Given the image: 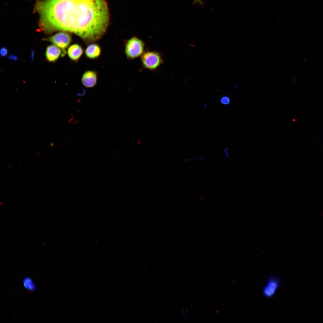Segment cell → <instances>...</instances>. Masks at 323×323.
Segmentation results:
<instances>
[{"mask_svg": "<svg viewBox=\"0 0 323 323\" xmlns=\"http://www.w3.org/2000/svg\"><path fill=\"white\" fill-rule=\"evenodd\" d=\"M228 147L225 148L223 150V152L225 154V159H227L229 156V153L228 152Z\"/></svg>", "mask_w": 323, "mask_h": 323, "instance_id": "5bb4252c", "label": "cell"}, {"mask_svg": "<svg viewBox=\"0 0 323 323\" xmlns=\"http://www.w3.org/2000/svg\"><path fill=\"white\" fill-rule=\"evenodd\" d=\"M182 313H183V315L184 316V317L185 318V319H186L188 321V318H187V317L186 316V314H185V311H184V309L182 308Z\"/></svg>", "mask_w": 323, "mask_h": 323, "instance_id": "e0dca14e", "label": "cell"}, {"mask_svg": "<svg viewBox=\"0 0 323 323\" xmlns=\"http://www.w3.org/2000/svg\"><path fill=\"white\" fill-rule=\"evenodd\" d=\"M34 10L39 16V26L45 33H71L86 45L101 38L109 24L106 0H37Z\"/></svg>", "mask_w": 323, "mask_h": 323, "instance_id": "6da1fadb", "label": "cell"}, {"mask_svg": "<svg viewBox=\"0 0 323 323\" xmlns=\"http://www.w3.org/2000/svg\"><path fill=\"white\" fill-rule=\"evenodd\" d=\"M24 287L27 290L33 291L35 290V286L32 279L30 278H25L23 281Z\"/></svg>", "mask_w": 323, "mask_h": 323, "instance_id": "30bf717a", "label": "cell"}, {"mask_svg": "<svg viewBox=\"0 0 323 323\" xmlns=\"http://www.w3.org/2000/svg\"><path fill=\"white\" fill-rule=\"evenodd\" d=\"M9 57H10V58L12 60H16L17 59V57L16 56H14V55H10V56H9Z\"/></svg>", "mask_w": 323, "mask_h": 323, "instance_id": "2e32d148", "label": "cell"}, {"mask_svg": "<svg viewBox=\"0 0 323 323\" xmlns=\"http://www.w3.org/2000/svg\"><path fill=\"white\" fill-rule=\"evenodd\" d=\"M220 102L221 104L223 105H228L230 102V99L227 95L222 96L220 99Z\"/></svg>", "mask_w": 323, "mask_h": 323, "instance_id": "8fae6325", "label": "cell"}, {"mask_svg": "<svg viewBox=\"0 0 323 323\" xmlns=\"http://www.w3.org/2000/svg\"><path fill=\"white\" fill-rule=\"evenodd\" d=\"M194 4H203V3L202 0H194Z\"/></svg>", "mask_w": 323, "mask_h": 323, "instance_id": "9a60e30c", "label": "cell"}, {"mask_svg": "<svg viewBox=\"0 0 323 323\" xmlns=\"http://www.w3.org/2000/svg\"><path fill=\"white\" fill-rule=\"evenodd\" d=\"M145 44L140 39L133 36L127 41L125 52L128 58L133 59L141 56L143 54Z\"/></svg>", "mask_w": 323, "mask_h": 323, "instance_id": "7a4b0ae2", "label": "cell"}, {"mask_svg": "<svg viewBox=\"0 0 323 323\" xmlns=\"http://www.w3.org/2000/svg\"><path fill=\"white\" fill-rule=\"evenodd\" d=\"M83 49L81 45L75 43L71 45L68 48L67 53L70 59L77 63L82 56Z\"/></svg>", "mask_w": 323, "mask_h": 323, "instance_id": "52a82bcc", "label": "cell"}, {"mask_svg": "<svg viewBox=\"0 0 323 323\" xmlns=\"http://www.w3.org/2000/svg\"><path fill=\"white\" fill-rule=\"evenodd\" d=\"M280 284L279 278L275 276L270 278L263 289V292L265 296L270 298L273 296Z\"/></svg>", "mask_w": 323, "mask_h": 323, "instance_id": "5b68a950", "label": "cell"}, {"mask_svg": "<svg viewBox=\"0 0 323 323\" xmlns=\"http://www.w3.org/2000/svg\"><path fill=\"white\" fill-rule=\"evenodd\" d=\"M97 73L95 71L88 70L85 71L81 78L83 85L86 88H91L95 86L97 82Z\"/></svg>", "mask_w": 323, "mask_h": 323, "instance_id": "8992f818", "label": "cell"}, {"mask_svg": "<svg viewBox=\"0 0 323 323\" xmlns=\"http://www.w3.org/2000/svg\"><path fill=\"white\" fill-rule=\"evenodd\" d=\"M205 159V158L202 157H192L189 158L187 159V160L189 161H194V160H204Z\"/></svg>", "mask_w": 323, "mask_h": 323, "instance_id": "4fadbf2b", "label": "cell"}, {"mask_svg": "<svg viewBox=\"0 0 323 323\" xmlns=\"http://www.w3.org/2000/svg\"><path fill=\"white\" fill-rule=\"evenodd\" d=\"M71 34L65 31L59 32L51 36L43 38L42 40L50 42L60 48L62 51V57L66 54V48L68 47L72 41Z\"/></svg>", "mask_w": 323, "mask_h": 323, "instance_id": "3957f363", "label": "cell"}, {"mask_svg": "<svg viewBox=\"0 0 323 323\" xmlns=\"http://www.w3.org/2000/svg\"><path fill=\"white\" fill-rule=\"evenodd\" d=\"M8 50L7 48L5 47H2L0 49V54L2 57L5 56L7 54Z\"/></svg>", "mask_w": 323, "mask_h": 323, "instance_id": "7c38bea8", "label": "cell"}, {"mask_svg": "<svg viewBox=\"0 0 323 323\" xmlns=\"http://www.w3.org/2000/svg\"><path fill=\"white\" fill-rule=\"evenodd\" d=\"M141 61L145 68L150 70L155 69L163 62L160 54L153 51L144 52L141 56Z\"/></svg>", "mask_w": 323, "mask_h": 323, "instance_id": "277c9868", "label": "cell"}, {"mask_svg": "<svg viewBox=\"0 0 323 323\" xmlns=\"http://www.w3.org/2000/svg\"><path fill=\"white\" fill-rule=\"evenodd\" d=\"M61 50L56 46L52 45L46 48L45 56L47 60L50 62H54L57 60L61 55Z\"/></svg>", "mask_w": 323, "mask_h": 323, "instance_id": "ba28073f", "label": "cell"}, {"mask_svg": "<svg viewBox=\"0 0 323 323\" xmlns=\"http://www.w3.org/2000/svg\"><path fill=\"white\" fill-rule=\"evenodd\" d=\"M101 48L97 44L91 43L89 44L85 50L86 57L89 59H95L100 55Z\"/></svg>", "mask_w": 323, "mask_h": 323, "instance_id": "9c48e42d", "label": "cell"}]
</instances>
